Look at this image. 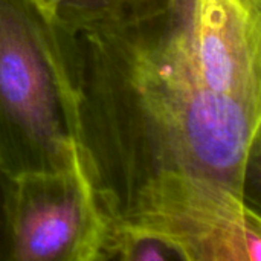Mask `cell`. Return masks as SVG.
<instances>
[{
    "mask_svg": "<svg viewBox=\"0 0 261 261\" xmlns=\"http://www.w3.org/2000/svg\"><path fill=\"white\" fill-rule=\"evenodd\" d=\"M66 31L83 168L107 219L171 173L217 179L260 205L261 109L213 86L180 0L138 23Z\"/></svg>",
    "mask_w": 261,
    "mask_h": 261,
    "instance_id": "obj_1",
    "label": "cell"
},
{
    "mask_svg": "<svg viewBox=\"0 0 261 261\" xmlns=\"http://www.w3.org/2000/svg\"><path fill=\"white\" fill-rule=\"evenodd\" d=\"M0 167L84 170L67 31L43 0H0Z\"/></svg>",
    "mask_w": 261,
    "mask_h": 261,
    "instance_id": "obj_2",
    "label": "cell"
},
{
    "mask_svg": "<svg viewBox=\"0 0 261 261\" xmlns=\"http://www.w3.org/2000/svg\"><path fill=\"white\" fill-rule=\"evenodd\" d=\"M110 220L165 237L185 261L261 260L260 205L213 177L161 176Z\"/></svg>",
    "mask_w": 261,
    "mask_h": 261,
    "instance_id": "obj_3",
    "label": "cell"
},
{
    "mask_svg": "<svg viewBox=\"0 0 261 261\" xmlns=\"http://www.w3.org/2000/svg\"><path fill=\"white\" fill-rule=\"evenodd\" d=\"M104 225L84 170L14 179L9 261H99Z\"/></svg>",
    "mask_w": 261,
    "mask_h": 261,
    "instance_id": "obj_4",
    "label": "cell"
},
{
    "mask_svg": "<svg viewBox=\"0 0 261 261\" xmlns=\"http://www.w3.org/2000/svg\"><path fill=\"white\" fill-rule=\"evenodd\" d=\"M69 31L119 28L154 17L176 0H43Z\"/></svg>",
    "mask_w": 261,
    "mask_h": 261,
    "instance_id": "obj_5",
    "label": "cell"
},
{
    "mask_svg": "<svg viewBox=\"0 0 261 261\" xmlns=\"http://www.w3.org/2000/svg\"><path fill=\"white\" fill-rule=\"evenodd\" d=\"M104 219L99 261H185L182 251L165 237Z\"/></svg>",
    "mask_w": 261,
    "mask_h": 261,
    "instance_id": "obj_6",
    "label": "cell"
},
{
    "mask_svg": "<svg viewBox=\"0 0 261 261\" xmlns=\"http://www.w3.org/2000/svg\"><path fill=\"white\" fill-rule=\"evenodd\" d=\"M14 179L0 167V261H9V202Z\"/></svg>",
    "mask_w": 261,
    "mask_h": 261,
    "instance_id": "obj_7",
    "label": "cell"
}]
</instances>
